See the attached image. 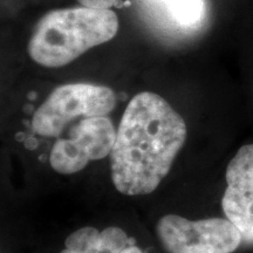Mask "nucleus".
<instances>
[{"label":"nucleus","mask_w":253,"mask_h":253,"mask_svg":"<svg viewBox=\"0 0 253 253\" xmlns=\"http://www.w3.org/2000/svg\"><path fill=\"white\" fill-rule=\"evenodd\" d=\"M166 6L167 11L178 24L192 26L204 18V0H157Z\"/></svg>","instance_id":"nucleus-7"},{"label":"nucleus","mask_w":253,"mask_h":253,"mask_svg":"<svg viewBox=\"0 0 253 253\" xmlns=\"http://www.w3.org/2000/svg\"><path fill=\"white\" fill-rule=\"evenodd\" d=\"M121 253H143V252H142V250L138 249L137 246H135V245H129L128 248L123 250V251H122Z\"/></svg>","instance_id":"nucleus-11"},{"label":"nucleus","mask_w":253,"mask_h":253,"mask_svg":"<svg viewBox=\"0 0 253 253\" xmlns=\"http://www.w3.org/2000/svg\"><path fill=\"white\" fill-rule=\"evenodd\" d=\"M100 233L93 226L81 227L66 238L65 245L78 253H100Z\"/></svg>","instance_id":"nucleus-8"},{"label":"nucleus","mask_w":253,"mask_h":253,"mask_svg":"<svg viewBox=\"0 0 253 253\" xmlns=\"http://www.w3.org/2000/svg\"><path fill=\"white\" fill-rule=\"evenodd\" d=\"M221 208L239 230L243 243L253 246V143L243 145L226 168Z\"/></svg>","instance_id":"nucleus-6"},{"label":"nucleus","mask_w":253,"mask_h":253,"mask_svg":"<svg viewBox=\"0 0 253 253\" xmlns=\"http://www.w3.org/2000/svg\"><path fill=\"white\" fill-rule=\"evenodd\" d=\"M60 253H78V252H75V251H73V250H69V249L66 248L65 250H62V251Z\"/></svg>","instance_id":"nucleus-12"},{"label":"nucleus","mask_w":253,"mask_h":253,"mask_svg":"<svg viewBox=\"0 0 253 253\" xmlns=\"http://www.w3.org/2000/svg\"><path fill=\"white\" fill-rule=\"evenodd\" d=\"M156 235L168 253H231L243 243L239 230L227 218L189 220L166 214L157 221Z\"/></svg>","instance_id":"nucleus-4"},{"label":"nucleus","mask_w":253,"mask_h":253,"mask_svg":"<svg viewBox=\"0 0 253 253\" xmlns=\"http://www.w3.org/2000/svg\"><path fill=\"white\" fill-rule=\"evenodd\" d=\"M118 97L112 88L93 84H67L56 87L32 118V129L43 137H58L77 119L107 116Z\"/></svg>","instance_id":"nucleus-3"},{"label":"nucleus","mask_w":253,"mask_h":253,"mask_svg":"<svg viewBox=\"0 0 253 253\" xmlns=\"http://www.w3.org/2000/svg\"><path fill=\"white\" fill-rule=\"evenodd\" d=\"M119 18L112 9L84 6L50 11L38 21L28 42V54L47 68L67 66L87 50L118 34Z\"/></svg>","instance_id":"nucleus-2"},{"label":"nucleus","mask_w":253,"mask_h":253,"mask_svg":"<svg viewBox=\"0 0 253 253\" xmlns=\"http://www.w3.org/2000/svg\"><path fill=\"white\" fill-rule=\"evenodd\" d=\"M129 246V238L121 227L108 226L100 233V253H121Z\"/></svg>","instance_id":"nucleus-9"},{"label":"nucleus","mask_w":253,"mask_h":253,"mask_svg":"<svg viewBox=\"0 0 253 253\" xmlns=\"http://www.w3.org/2000/svg\"><path fill=\"white\" fill-rule=\"evenodd\" d=\"M81 6L95 9H110L116 4V0H78Z\"/></svg>","instance_id":"nucleus-10"},{"label":"nucleus","mask_w":253,"mask_h":253,"mask_svg":"<svg viewBox=\"0 0 253 253\" xmlns=\"http://www.w3.org/2000/svg\"><path fill=\"white\" fill-rule=\"evenodd\" d=\"M116 130L107 116L82 119L69 130L67 138L55 141L49 154L52 169L61 175H73L110 155Z\"/></svg>","instance_id":"nucleus-5"},{"label":"nucleus","mask_w":253,"mask_h":253,"mask_svg":"<svg viewBox=\"0 0 253 253\" xmlns=\"http://www.w3.org/2000/svg\"><path fill=\"white\" fill-rule=\"evenodd\" d=\"M186 134L184 119L161 95L136 94L123 113L109 155L115 189L126 196L154 192L171 170Z\"/></svg>","instance_id":"nucleus-1"}]
</instances>
